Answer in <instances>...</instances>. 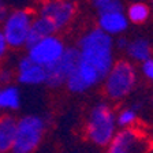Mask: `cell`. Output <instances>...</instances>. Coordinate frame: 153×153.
<instances>
[{
	"label": "cell",
	"mask_w": 153,
	"mask_h": 153,
	"mask_svg": "<svg viewBox=\"0 0 153 153\" xmlns=\"http://www.w3.org/2000/svg\"><path fill=\"white\" fill-rule=\"evenodd\" d=\"M135 83V71L127 62L114 64L105 81V92L111 99H122L130 93Z\"/></svg>",
	"instance_id": "52a82bcc"
},
{
	"label": "cell",
	"mask_w": 153,
	"mask_h": 153,
	"mask_svg": "<svg viewBox=\"0 0 153 153\" xmlns=\"http://www.w3.org/2000/svg\"><path fill=\"white\" fill-rule=\"evenodd\" d=\"M88 138L96 145L104 146L115 137V116L107 104H99L90 111L86 123Z\"/></svg>",
	"instance_id": "277c9868"
},
{
	"label": "cell",
	"mask_w": 153,
	"mask_h": 153,
	"mask_svg": "<svg viewBox=\"0 0 153 153\" xmlns=\"http://www.w3.org/2000/svg\"><path fill=\"white\" fill-rule=\"evenodd\" d=\"M150 141L137 128H126L115 134L107 153H148Z\"/></svg>",
	"instance_id": "9c48e42d"
},
{
	"label": "cell",
	"mask_w": 153,
	"mask_h": 153,
	"mask_svg": "<svg viewBox=\"0 0 153 153\" xmlns=\"http://www.w3.org/2000/svg\"><path fill=\"white\" fill-rule=\"evenodd\" d=\"M128 19L134 23H142L145 22L149 16V8H148L146 4L142 3H135L133 6H130L128 8Z\"/></svg>",
	"instance_id": "2e32d148"
},
{
	"label": "cell",
	"mask_w": 153,
	"mask_h": 153,
	"mask_svg": "<svg viewBox=\"0 0 153 153\" xmlns=\"http://www.w3.org/2000/svg\"><path fill=\"white\" fill-rule=\"evenodd\" d=\"M79 59L99 71L101 79L112 68V40L101 29H93L78 42Z\"/></svg>",
	"instance_id": "6da1fadb"
},
{
	"label": "cell",
	"mask_w": 153,
	"mask_h": 153,
	"mask_svg": "<svg viewBox=\"0 0 153 153\" xmlns=\"http://www.w3.org/2000/svg\"><path fill=\"white\" fill-rule=\"evenodd\" d=\"M15 81V71L13 66L1 63L0 64V86L10 85Z\"/></svg>",
	"instance_id": "e0dca14e"
},
{
	"label": "cell",
	"mask_w": 153,
	"mask_h": 153,
	"mask_svg": "<svg viewBox=\"0 0 153 153\" xmlns=\"http://www.w3.org/2000/svg\"><path fill=\"white\" fill-rule=\"evenodd\" d=\"M15 127L16 118L14 115H0V153H11Z\"/></svg>",
	"instance_id": "7c38bea8"
},
{
	"label": "cell",
	"mask_w": 153,
	"mask_h": 153,
	"mask_svg": "<svg viewBox=\"0 0 153 153\" xmlns=\"http://www.w3.org/2000/svg\"><path fill=\"white\" fill-rule=\"evenodd\" d=\"M137 118V114L134 109H124L123 112H120L118 118V124L119 126H128L131 124Z\"/></svg>",
	"instance_id": "d6986e66"
},
{
	"label": "cell",
	"mask_w": 153,
	"mask_h": 153,
	"mask_svg": "<svg viewBox=\"0 0 153 153\" xmlns=\"http://www.w3.org/2000/svg\"><path fill=\"white\" fill-rule=\"evenodd\" d=\"M66 48L67 47L64 45L63 40L59 36L53 34L26 47L27 49L26 56L44 68H48L60 59Z\"/></svg>",
	"instance_id": "8992f818"
},
{
	"label": "cell",
	"mask_w": 153,
	"mask_h": 153,
	"mask_svg": "<svg viewBox=\"0 0 153 153\" xmlns=\"http://www.w3.org/2000/svg\"><path fill=\"white\" fill-rule=\"evenodd\" d=\"M127 18L123 13H112V14H102L99 18V26L107 34H118V33L126 30L127 27Z\"/></svg>",
	"instance_id": "4fadbf2b"
},
{
	"label": "cell",
	"mask_w": 153,
	"mask_h": 153,
	"mask_svg": "<svg viewBox=\"0 0 153 153\" xmlns=\"http://www.w3.org/2000/svg\"><path fill=\"white\" fill-rule=\"evenodd\" d=\"M142 71L148 78H152L153 79V59H148V60L143 62Z\"/></svg>",
	"instance_id": "44dd1931"
},
{
	"label": "cell",
	"mask_w": 153,
	"mask_h": 153,
	"mask_svg": "<svg viewBox=\"0 0 153 153\" xmlns=\"http://www.w3.org/2000/svg\"><path fill=\"white\" fill-rule=\"evenodd\" d=\"M78 63H79V49L76 47L66 48L60 59L51 67L45 68L47 70L45 85L49 88H60L66 85L67 78L73 74Z\"/></svg>",
	"instance_id": "ba28073f"
},
{
	"label": "cell",
	"mask_w": 153,
	"mask_h": 153,
	"mask_svg": "<svg viewBox=\"0 0 153 153\" xmlns=\"http://www.w3.org/2000/svg\"><path fill=\"white\" fill-rule=\"evenodd\" d=\"M22 94L16 83L0 86V115H14L21 108Z\"/></svg>",
	"instance_id": "8fae6325"
},
{
	"label": "cell",
	"mask_w": 153,
	"mask_h": 153,
	"mask_svg": "<svg viewBox=\"0 0 153 153\" xmlns=\"http://www.w3.org/2000/svg\"><path fill=\"white\" fill-rule=\"evenodd\" d=\"M8 51H10V47H8V44H7L1 30H0V63H3V62L6 60L7 55H8Z\"/></svg>",
	"instance_id": "ffe728a7"
},
{
	"label": "cell",
	"mask_w": 153,
	"mask_h": 153,
	"mask_svg": "<svg viewBox=\"0 0 153 153\" xmlns=\"http://www.w3.org/2000/svg\"><path fill=\"white\" fill-rule=\"evenodd\" d=\"M36 14L25 7L10 10L7 18L0 26L10 49H22L27 47L29 33Z\"/></svg>",
	"instance_id": "3957f363"
},
{
	"label": "cell",
	"mask_w": 153,
	"mask_h": 153,
	"mask_svg": "<svg viewBox=\"0 0 153 153\" xmlns=\"http://www.w3.org/2000/svg\"><path fill=\"white\" fill-rule=\"evenodd\" d=\"M127 53L138 62H145L150 56V45L146 40H135L127 45Z\"/></svg>",
	"instance_id": "9a60e30c"
},
{
	"label": "cell",
	"mask_w": 153,
	"mask_h": 153,
	"mask_svg": "<svg viewBox=\"0 0 153 153\" xmlns=\"http://www.w3.org/2000/svg\"><path fill=\"white\" fill-rule=\"evenodd\" d=\"M15 81L18 85L23 86H38L47 81V70L42 66L34 63L27 56L19 57L14 67Z\"/></svg>",
	"instance_id": "30bf717a"
},
{
	"label": "cell",
	"mask_w": 153,
	"mask_h": 153,
	"mask_svg": "<svg viewBox=\"0 0 153 153\" xmlns=\"http://www.w3.org/2000/svg\"><path fill=\"white\" fill-rule=\"evenodd\" d=\"M99 10V14L102 15V14H112V13H122L123 10V6L119 0H107L102 4H100L97 7Z\"/></svg>",
	"instance_id": "ac0fdd59"
},
{
	"label": "cell",
	"mask_w": 153,
	"mask_h": 153,
	"mask_svg": "<svg viewBox=\"0 0 153 153\" xmlns=\"http://www.w3.org/2000/svg\"><path fill=\"white\" fill-rule=\"evenodd\" d=\"M53 34H56V30L52 26V23L48 22L47 19L41 18V16L34 15L32 27H30V33H29L27 47L40 41V40H42V38L49 37V36H53Z\"/></svg>",
	"instance_id": "5bb4252c"
},
{
	"label": "cell",
	"mask_w": 153,
	"mask_h": 153,
	"mask_svg": "<svg viewBox=\"0 0 153 153\" xmlns=\"http://www.w3.org/2000/svg\"><path fill=\"white\" fill-rule=\"evenodd\" d=\"M10 10L11 8L8 7V4H7L4 0H0V26H1V23L4 22V19L7 18Z\"/></svg>",
	"instance_id": "7402d4cb"
},
{
	"label": "cell",
	"mask_w": 153,
	"mask_h": 153,
	"mask_svg": "<svg viewBox=\"0 0 153 153\" xmlns=\"http://www.w3.org/2000/svg\"><path fill=\"white\" fill-rule=\"evenodd\" d=\"M126 38H119L118 40V47L119 48H127V44H126Z\"/></svg>",
	"instance_id": "603a6c76"
},
{
	"label": "cell",
	"mask_w": 153,
	"mask_h": 153,
	"mask_svg": "<svg viewBox=\"0 0 153 153\" xmlns=\"http://www.w3.org/2000/svg\"><path fill=\"white\" fill-rule=\"evenodd\" d=\"M36 15L51 22L57 33L67 27L73 21L75 15V4L71 0H41Z\"/></svg>",
	"instance_id": "5b68a950"
},
{
	"label": "cell",
	"mask_w": 153,
	"mask_h": 153,
	"mask_svg": "<svg viewBox=\"0 0 153 153\" xmlns=\"http://www.w3.org/2000/svg\"><path fill=\"white\" fill-rule=\"evenodd\" d=\"M47 130V120L41 115L26 114L16 118L15 138L11 153H34L41 145Z\"/></svg>",
	"instance_id": "7a4b0ae2"
},
{
	"label": "cell",
	"mask_w": 153,
	"mask_h": 153,
	"mask_svg": "<svg viewBox=\"0 0 153 153\" xmlns=\"http://www.w3.org/2000/svg\"><path fill=\"white\" fill-rule=\"evenodd\" d=\"M92 1H93V4L96 6V8H97V7H99L100 4H102L104 1H107V0H92Z\"/></svg>",
	"instance_id": "cb8c5ba5"
}]
</instances>
